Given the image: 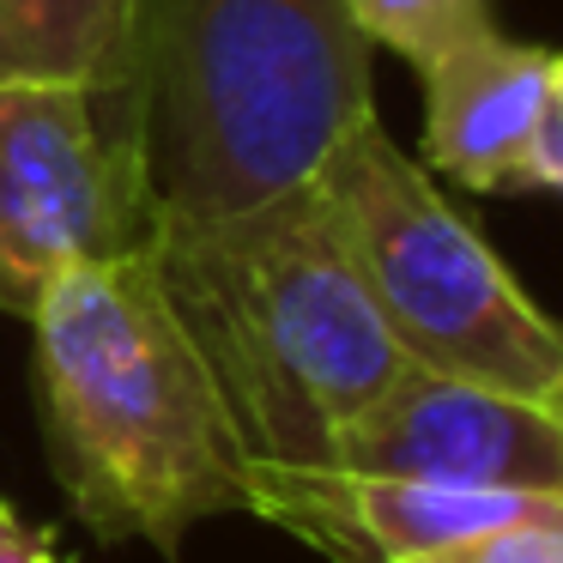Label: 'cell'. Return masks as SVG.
I'll return each instance as SVG.
<instances>
[{"mask_svg":"<svg viewBox=\"0 0 563 563\" xmlns=\"http://www.w3.org/2000/svg\"><path fill=\"white\" fill-rule=\"evenodd\" d=\"M25 328L43 454L79 527L176 558L195 527L243 515V430L152 249L62 273Z\"/></svg>","mask_w":563,"mask_h":563,"instance_id":"6da1fadb","label":"cell"},{"mask_svg":"<svg viewBox=\"0 0 563 563\" xmlns=\"http://www.w3.org/2000/svg\"><path fill=\"white\" fill-rule=\"evenodd\" d=\"M152 267L255 466H328L406 369L316 176L231 212H158Z\"/></svg>","mask_w":563,"mask_h":563,"instance_id":"7a4b0ae2","label":"cell"},{"mask_svg":"<svg viewBox=\"0 0 563 563\" xmlns=\"http://www.w3.org/2000/svg\"><path fill=\"white\" fill-rule=\"evenodd\" d=\"M376 49L345 0H134V103L158 212L297 188L376 115Z\"/></svg>","mask_w":563,"mask_h":563,"instance_id":"3957f363","label":"cell"},{"mask_svg":"<svg viewBox=\"0 0 563 563\" xmlns=\"http://www.w3.org/2000/svg\"><path fill=\"white\" fill-rule=\"evenodd\" d=\"M316 188L406 364L563 406V321L449 207L424 158L364 115L321 158Z\"/></svg>","mask_w":563,"mask_h":563,"instance_id":"277c9868","label":"cell"},{"mask_svg":"<svg viewBox=\"0 0 563 563\" xmlns=\"http://www.w3.org/2000/svg\"><path fill=\"white\" fill-rule=\"evenodd\" d=\"M152 236L134 86L0 79V316L25 321L62 273L140 255Z\"/></svg>","mask_w":563,"mask_h":563,"instance_id":"5b68a950","label":"cell"},{"mask_svg":"<svg viewBox=\"0 0 563 563\" xmlns=\"http://www.w3.org/2000/svg\"><path fill=\"white\" fill-rule=\"evenodd\" d=\"M328 466L563 497V406L406 364L340 430Z\"/></svg>","mask_w":563,"mask_h":563,"instance_id":"8992f818","label":"cell"},{"mask_svg":"<svg viewBox=\"0 0 563 563\" xmlns=\"http://www.w3.org/2000/svg\"><path fill=\"white\" fill-rule=\"evenodd\" d=\"M551 49L515 43L503 31L454 43L424 79V170L473 188V195H521L527 134H533L539 86Z\"/></svg>","mask_w":563,"mask_h":563,"instance_id":"52a82bcc","label":"cell"},{"mask_svg":"<svg viewBox=\"0 0 563 563\" xmlns=\"http://www.w3.org/2000/svg\"><path fill=\"white\" fill-rule=\"evenodd\" d=\"M134 0H0V79L128 86Z\"/></svg>","mask_w":563,"mask_h":563,"instance_id":"ba28073f","label":"cell"},{"mask_svg":"<svg viewBox=\"0 0 563 563\" xmlns=\"http://www.w3.org/2000/svg\"><path fill=\"white\" fill-rule=\"evenodd\" d=\"M369 49H394L406 67H430L454 43L497 31L490 0H345Z\"/></svg>","mask_w":563,"mask_h":563,"instance_id":"9c48e42d","label":"cell"},{"mask_svg":"<svg viewBox=\"0 0 563 563\" xmlns=\"http://www.w3.org/2000/svg\"><path fill=\"white\" fill-rule=\"evenodd\" d=\"M400 563H563V497H533L503 521L412 551Z\"/></svg>","mask_w":563,"mask_h":563,"instance_id":"30bf717a","label":"cell"},{"mask_svg":"<svg viewBox=\"0 0 563 563\" xmlns=\"http://www.w3.org/2000/svg\"><path fill=\"white\" fill-rule=\"evenodd\" d=\"M527 188H551V195H563V55L558 49H551V62H545L533 134H527Z\"/></svg>","mask_w":563,"mask_h":563,"instance_id":"8fae6325","label":"cell"},{"mask_svg":"<svg viewBox=\"0 0 563 563\" xmlns=\"http://www.w3.org/2000/svg\"><path fill=\"white\" fill-rule=\"evenodd\" d=\"M0 563H67L49 527H37L25 509L0 497Z\"/></svg>","mask_w":563,"mask_h":563,"instance_id":"7c38bea8","label":"cell"}]
</instances>
